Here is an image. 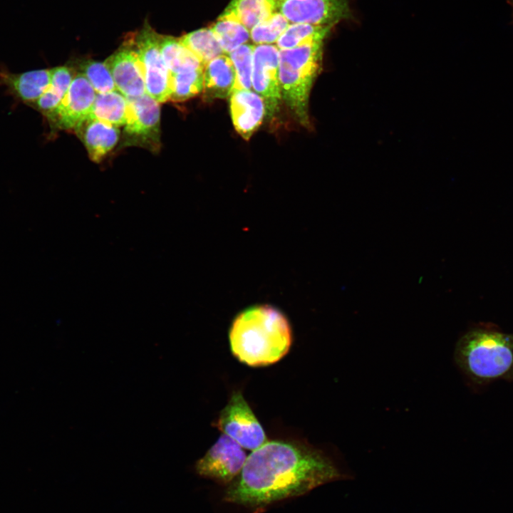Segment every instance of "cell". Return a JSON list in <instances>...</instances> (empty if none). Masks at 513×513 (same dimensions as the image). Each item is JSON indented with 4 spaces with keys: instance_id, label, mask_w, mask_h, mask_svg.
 Instances as JSON below:
<instances>
[{
    "instance_id": "6da1fadb",
    "label": "cell",
    "mask_w": 513,
    "mask_h": 513,
    "mask_svg": "<svg viewBox=\"0 0 513 513\" xmlns=\"http://www.w3.org/2000/svg\"><path fill=\"white\" fill-rule=\"evenodd\" d=\"M354 479L353 472L323 451L284 441L266 442L247 457L224 499L264 507L303 495L328 482Z\"/></svg>"
},
{
    "instance_id": "7a4b0ae2",
    "label": "cell",
    "mask_w": 513,
    "mask_h": 513,
    "mask_svg": "<svg viewBox=\"0 0 513 513\" xmlns=\"http://www.w3.org/2000/svg\"><path fill=\"white\" fill-rule=\"evenodd\" d=\"M291 329L286 316L269 305L244 310L229 331L231 350L241 362L251 366L276 363L289 351Z\"/></svg>"
},
{
    "instance_id": "3957f363",
    "label": "cell",
    "mask_w": 513,
    "mask_h": 513,
    "mask_svg": "<svg viewBox=\"0 0 513 513\" xmlns=\"http://www.w3.org/2000/svg\"><path fill=\"white\" fill-rule=\"evenodd\" d=\"M454 360L473 388L498 380L512 382L513 333L492 323L476 324L458 339Z\"/></svg>"
},
{
    "instance_id": "277c9868",
    "label": "cell",
    "mask_w": 513,
    "mask_h": 513,
    "mask_svg": "<svg viewBox=\"0 0 513 513\" xmlns=\"http://www.w3.org/2000/svg\"><path fill=\"white\" fill-rule=\"evenodd\" d=\"M323 41L279 50L281 98L304 125H307L309 98L321 68Z\"/></svg>"
},
{
    "instance_id": "5b68a950",
    "label": "cell",
    "mask_w": 513,
    "mask_h": 513,
    "mask_svg": "<svg viewBox=\"0 0 513 513\" xmlns=\"http://www.w3.org/2000/svg\"><path fill=\"white\" fill-rule=\"evenodd\" d=\"M128 112L123 142L156 152L160 147V103L145 93L138 98H127Z\"/></svg>"
},
{
    "instance_id": "8992f818",
    "label": "cell",
    "mask_w": 513,
    "mask_h": 513,
    "mask_svg": "<svg viewBox=\"0 0 513 513\" xmlns=\"http://www.w3.org/2000/svg\"><path fill=\"white\" fill-rule=\"evenodd\" d=\"M144 71L146 93L159 103L170 100V73L160 48V34L148 24L133 38Z\"/></svg>"
},
{
    "instance_id": "52a82bcc",
    "label": "cell",
    "mask_w": 513,
    "mask_h": 513,
    "mask_svg": "<svg viewBox=\"0 0 513 513\" xmlns=\"http://www.w3.org/2000/svg\"><path fill=\"white\" fill-rule=\"evenodd\" d=\"M217 427L248 450H256L266 440L263 428L240 392L232 394L219 414Z\"/></svg>"
},
{
    "instance_id": "ba28073f",
    "label": "cell",
    "mask_w": 513,
    "mask_h": 513,
    "mask_svg": "<svg viewBox=\"0 0 513 513\" xmlns=\"http://www.w3.org/2000/svg\"><path fill=\"white\" fill-rule=\"evenodd\" d=\"M276 11L289 24L333 27L353 18L349 0H275Z\"/></svg>"
},
{
    "instance_id": "9c48e42d",
    "label": "cell",
    "mask_w": 513,
    "mask_h": 513,
    "mask_svg": "<svg viewBox=\"0 0 513 513\" xmlns=\"http://www.w3.org/2000/svg\"><path fill=\"white\" fill-rule=\"evenodd\" d=\"M247 457L241 445L222 434L196 462L195 470L202 477L226 484L238 476Z\"/></svg>"
},
{
    "instance_id": "30bf717a",
    "label": "cell",
    "mask_w": 513,
    "mask_h": 513,
    "mask_svg": "<svg viewBox=\"0 0 513 513\" xmlns=\"http://www.w3.org/2000/svg\"><path fill=\"white\" fill-rule=\"evenodd\" d=\"M95 95L87 78L78 73L59 105L45 116L51 132L73 130L88 115Z\"/></svg>"
},
{
    "instance_id": "8fae6325",
    "label": "cell",
    "mask_w": 513,
    "mask_h": 513,
    "mask_svg": "<svg viewBox=\"0 0 513 513\" xmlns=\"http://www.w3.org/2000/svg\"><path fill=\"white\" fill-rule=\"evenodd\" d=\"M279 49L272 44L254 46L252 85L263 99L269 114L278 108L281 99L279 76Z\"/></svg>"
},
{
    "instance_id": "7c38bea8",
    "label": "cell",
    "mask_w": 513,
    "mask_h": 513,
    "mask_svg": "<svg viewBox=\"0 0 513 513\" xmlns=\"http://www.w3.org/2000/svg\"><path fill=\"white\" fill-rule=\"evenodd\" d=\"M104 63L110 72L117 90L125 98H138L146 93L144 71L133 38Z\"/></svg>"
},
{
    "instance_id": "4fadbf2b",
    "label": "cell",
    "mask_w": 513,
    "mask_h": 513,
    "mask_svg": "<svg viewBox=\"0 0 513 513\" xmlns=\"http://www.w3.org/2000/svg\"><path fill=\"white\" fill-rule=\"evenodd\" d=\"M230 113L237 132L249 140L262 123L266 106L264 99L250 90H238L229 96Z\"/></svg>"
},
{
    "instance_id": "5bb4252c",
    "label": "cell",
    "mask_w": 513,
    "mask_h": 513,
    "mask_svg": "<svg viewBox=\"0 0 513 513\" xmlns=\"http://www.w3.org/2000/svg\"><path fill=\"white\" fill-rule=\"evenodd\" d=\"M51 76V69H38L23 73H11L0 70V86L6 88L10 95L19 101L30 106L47 89Z\"/></svg>"
},
{
    "instance_id": "9a60e30c",
    "label": "cell",
    "mask_w": 513,
    "mask_h": 513,
    "mask_svg": "<svg viewBox=\"0 0 513 513\" xmlns=\"http://www.w3.org/2000/svg\"><path fill=\"white\" fill-rule=\"evenodd\" d=\"M84 143L90 159L99 162L117 145L118 127L96 119L85 118L73 130Z\"/></svg>"
},
{
    "instance_id": "2e32d148",
    "label": "cell",
    "mask_w": 513,
    "mask_h": 513,
    "mask_svg": "<svg viewBox=\"0 0 513 513\" xmlns=\"http://www.w3.org/2000/svg\"><path fill=\"white\" fill-rule=\"evenodd\" d=\"M236 73L232 60L223 53L204 66L203 97L206 100L230 96L235 83Z\"/></svg>"
},
{
    "instance_id": "e0dca14e",
    "label": "cell",
    "mask_w": 513,
    "mask_h": 513,
    "mask_svg": "<svg viewBox=\"0 0 513 513\" xmlns=\"http://www.w3.org/2000/svg\"><path fill=\"white\" fill-rule=\"evenodd\" d=\"M276 11L275 0H232L219 17L236 21L250 31Z\"/></svg>"
},
{
    "instance_id": "ac0fdd59",
    "label": "cell",
    "mask_w": 513,
    "mask_h": 513,
    "mask_svg": "<svg viewBox=\"0 0 513 513\" xmlns=\"http://www.w3.org/2000/svg\"><path fill=\"white\" fill-rule=\"evenodd\" d=\"M128 112L127 98L118 90L96 93L86 118L96 119L117 127L124 125Z\"/></svg>"
},
{
    "instance_id": "d6986e66",
    "label": "cell",
    "mask_w": 513,
    "mask_h": 513,
    "mask_svg": "<svg viewBox=\"0 0 513 513\" xmlns=\"http://www.w3.org/2000/svg\"><path fill=\"white\" fill-rule=\"evenodd\" d=\"M73 78L72 71L67 66L51 68V81L47 89L30 107L37 110L45 117L59 105Z\"/></svg>"
},
{
    "instance_id": "ffe728a7",
    "label": "cell",
    "mask_w": 513,
    "mask_h": 513,
    "mask_svg": "<svg viewBox=\"0 0 513 513\" xmlns=\"http://www.w3.org/2000/svg\"><path fill=\"white\" fill-rule=\"evenodd\" d=\"M204 66H192L170 76V96L172 102H182L203 90Z\"/></svg>"
},
{
    "instance_id": "44dd1931",
    "label": "cell",
    "mask_w": 513,
    "mask_h": 513,
    "mask_svg": "<svg viewBox=\"0 0 513 513\" xmlns=\"http://www.w3.org/2000/svg\"><path fill=\"white\" fill-rule=\"evenodd\" d=\"M160 48L170 76L190 67L203 65L179 38L160 35Z\"/></svg>"
},
{
    "instance_id": "7402d4cb",
    "label": "cell",
    "mask_w": 513,
    "mask_h": 513,
    "mask_svg": "<svg viewBox=\"0 0 513 513\" xmlns=\"http://www.w3.org/2000/svg\"><path fill=\"white\" fill-rule=\"evenodd\" d=\"M179 39L204 66L212 59L224 53L209 28L192 31Z\"/></svg>"
},
{
    "instance_id": "603a6c76",
    "label": "cell",
    "mask_w": 513,
    "mask_h": 513,
    "mask_svg": "<svg viewBox=\"0 0 513 513\" xmlns=\"http://www.w3.org/2000/svg\"><path fill=\"white\" fill-rule=\"evenodd\" d=\"M331 28L307 24H290L276 41V46L279 50L289 49L315 41H323Z\"/></svg>"
},
{
    "instance_id": "cb8c5ba5",
    "label": "cell",
    "mask_w": 513,
    "mask_h": 513,
    "mask_svg": "<svg viewBox=\"0 0 513 513\" xmlns=\"http://www.w3.org/2000/svg\"><path fill=\"white\" fill-rule=\"evenodd\" d=\"M209 28L225 53H229L239 46L245 44L250 38L249 30L234 20L219 17Z\"/></svg>"
},
{
    "instance_id": "d4e9b609",
    "label": "cell",
    "mask_w": 513,
    "mask_h": 513,
    "mask_svg": "<svg viewBox=\"0 0 513 513\" xmlns=\"http://www.w3.org/2000/svg\"><path fill=\"white\" fill-rule=\"evenodd\" d=\"M254 45L243 44L229 53L234 65L236 78L233 90H250L253 69Z\"/></svg>"
},
{
    "instance_id": "484cf974",
    "label": "cell",
    "mask_w": 513,
    "mask_h": 513,
    "mask_svg": "<svg viewBox=\"0 0 513 513\" xmlns=\"http://www.w3.org/2000/svg\"><path fill=\"white\" fill-rule=\"evenodd\" d=\"M289 24L287 19L276 11L249 31L250 38L257 45L271 44L276 42Z\"/></svg>"
},
{
    "instance_id": "4316f807",
    "label": "cell",
    "mask_w": 513,
    "mask_h": 513,
    "mask_svg": "<svg viewBox=\"0 0 513 513\" xmlns=\"http://www.w3.org/2000/svg\"><path fill=\"white\" fill-rule=\"evenodd\" d=\"M81 73L88 81L96 93L116 90L110 71L105 63L88 60L80 64Z\"/></svg>"
},
{
    "instance_id": "83f0119b",
    "label": "cell",
    "mask_w": 513,
    "mask_h": 513,
    "mask_svg": "<svg viewBox=\"0 0 513 513\" xmlns=\"http://www.w3.org/2000/svg\"><path fill=\"white\" fill-rule=\"evenodd\" d=\"M510 4H511V6H512V8H513V0H511V3H510Z\"/></svg>"
}]
</instances>
